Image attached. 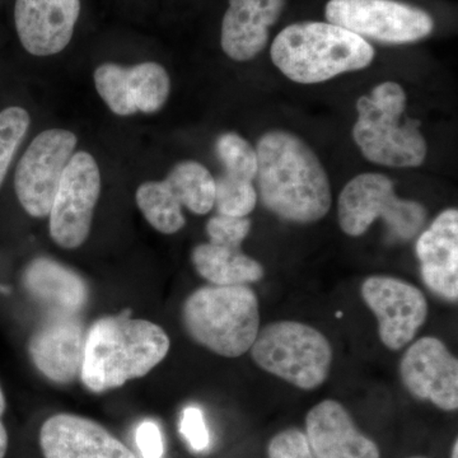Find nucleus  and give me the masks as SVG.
Segmentation results:
<instances>
[{"mask_svg": "<svg viewBox=\"0 0 458 458\" xmlns=\"http://www.w3.org/2000/svg\"><path fill=\"white\" fill-rule=\"evenodd\" d=\"M259 194L264 207L284 221L313 223L327 216L331 188L318 157L292 132H265L256 146Z\"/></svg>", "mask_w": 458, "mask_h": 458, "instance_id": "1", "label": "nucleus"}, {"mask_svg": "<svg viewBox=\"0 0 458 458\" xmlns=\"http://www.w3.org/2000/svg\"><path fill=\"white\" fill-rule=\"evenodd\" d=\"M170 348V337L155 322L128 316L99 318L86 336L81 378L92 393L114 390L147 376Z\"/></svg>", "mask_w": 458, "mask_h": 458, "instance_id": "2", "label": "nucleus"}, {"mask_svg": "<svg viewBox=\"0 0 458 458\" xmlns=\"http://www.w3.org/2000/svg\"><path fill=\"white\" fill-rule=\"evenodd\" d=\"M271 60L288 80L327 82L372 64L369 41L333 23L301 22L285 27L271 44Z\"/></svg>", "mask_w": 458, "mask_h": 458, "instance_id": "3", "label": "nucleus"}, {"mask_svg": "<svg viewBox=\"0 0 458 458\" xmlns=\"http://www.w3.org/2000/svg\"><path fill=\"white\" fill-rule=\"evenodd\" d=\"M182 322L190 337L208 351L238 358L260 331L258 295L247 285H207L189 295Z\"/></svg>", "mask_w": 458, "mask_h": 458, "instance_id": "4", "label": "nucleus"}, {"mask_svg": "<svg viewBox=\"0 0 458 458\" xmlns=\"http://www.w3.org/2000/svg\"><path fill=\"white\" fill-rule=\"evenodd\" d=\"M405 107V90L394 82L378 84L358 99L352 138L369 161L396 168L424 164L428 148L420 123L408 119L401 125Z\"/></svg>", "mask_w": 458, "mask_h": 458, "instance_id": "5", "label": "nucleus"}, {"mask_svg": "<svg viewBox=\"0 0 458 458\" xmlns=\"http://www.w3.org/2000/svg\"><path fill=\"white\" fill-rule=\"evenodd\" d=\"M256 366L304 391L324 385L333 364V346L318 328L278 321L259 331L251 348Z\"/></svg>", "mask_w": 458, "mask_h": 458, "instance_id": "6", "label": "nucleus"}, {"mask_svg": "<svg viewBox=\"0 0 458 458\" xmlns=\"http://www.w3.org/2000/svg\"><path fill=\"white\" fill-rule=\"evenodd\" d=\"M337 216L348 236H363L376 219L382 218L394 236L410 241L426 225L427 209L418 201L397 197L393 180L385 174H361L340 192Z\"/></svg>", "mask_w": 458, "mask_h": 458, "instance_id": "7", "label": "nucleus"}, {"mask_svg": "<svg viewBox=\"0 0 458 458\" xmlns=\"http://www.w3.org/2000/svg\"><path fill=\"white\" fill-rule=\"evenodd\" d=\"M325 16L328 23L382 44H411L434 30L426 11L396 0H330Z\"/></svg>", "mask_w": 458, "mask_h": 458, "instance_id": "8", "label": "nucleus"}, {"mask_svg": "<svg viewBox=\"0 0 458 458\" xmlns=\"http://www.w3.org/2000/svg\"><path fill=\"white\" fill-rule=\"evenodd\" d=\"M101 194V172L89 152L69 159L49 214L50 236L57 246L78 249L86 242Z\"/></svg>", "mask_w": 458, "mask_h": 458, "instance_id": "9", "label": "nucleus"}, {"mask_svg": "<svg viewBox=\"0 0 458 458\" xmlns=\"http://www.w3.org/2000/svg\"><path fill=\"white\" fill-rule=\"evenodd\" d=\"M78 140L65 129L40 132L17 165L14 189L18 201L33 218L49 216L51 205Z\"/></svg>", "mask_w": 458, "mask_h": 458, "instance_id": "10", "label": "nucleus"}, {"mask_svg": "<svg viewBox=\"0 0 458 458\" xmlns=\"http://www.w3.org/2000/svg\"><path fill=\"white\" fill-rule=\"evenodd\" d=\"M360 293L378 321L379 339L390 351L408 345L426 324V295L405 280L372 276L364 280Z\"/></svg>", "mask_w": 458, "mask_h": 458, "instance_id": "11", "label": "nucleus"}, {"mask_svg": "<svg viewBox=\"0 0 458 458\" xmlns=\"http://www.w3.org/2000/svg\"><path fill=\"white\" fill-rule=\"evenodd\" d=\"M400 377L418 400L430 401L445 411L458 408V360L438 337L417 340L400 361Z\"/></svg>", "mask_w": 458, "mask_h": 458, "instance_id": "12", "label": "nucleus"}, {"mask_svg": "<svg viewBox=\"0 0 458 458\" xmlns=\"http://www.w3.org/2000/svg\"><path fill=\"white\" fill-rule=\"evenodd\" d=\"M81 0H16L14 23L21 45L35 56L62 53L73 38Z\"/></svg>", "mask_w": 458, "mask_h": 458, "instance_id": "13", "label": "nucleus"}, {"mask_svg": "<svg viewBox=\"0 0 458 458\" xmlns=\"http://www.w3.org/2000/svg\"><path fill=\"white\" fill-rule=\"evenodd\" d=\"M84 344L86 336L80 319L72 315H54L32 334L30 357L51 382L69 385L82 372Z\"/></svg>", "mask_w": 458, "mask_h": 458, "instance_id": "14", "label": "nucleus"}, {"mask_svg": "<svg viewBox=\"0 0 458 458\" xmlns=\"http://www.w3.org/2000/svg\"><path fill=\"white\" fill-rule=\"evenodd\" d=\"M45 458H137L122 441L89 418L56 414L40 430Z\"/></svg>", "mask_w": 458, "mask_h": 458, "instance_id": "15", "label": "nucleus"}, {"mask_svg": "<svg viewBox=\"0 0 458 458\" xmlns=\"http://www.w3.org/2000/svg\"><path fill=\"white\" fill-rule=\"evenodd\" d=\"M417 256L421 279L428 288L451 302L458 300V212L439 213L419 236Z\"/></svg>", "mask_w": 458, "mask_h": 458, "instance_id": "16", "label": "nucleus"}, {"mask_svg": "<svg viewBox=\"0 0 458 458\" xmlns=\"http://www.w3.org/2000/svg\"><path fill=\"white\" fill-rule=\"evenodd\" d=\"M221 45L234 62H249L267 47L270 27L278 22L286 0H228Z\"/></svg>", "mask_w": 458, "mask_h": 458, "instance_id": "17", "label": "nucleus"}, {"mask_svg": "<svg viewBox=\"0 0 458 458\" xmlns=\"http://www.w3.org/2000/svg\"><path fill=\"white\" fill-rule=\"evenodd\" d=\"M307 441L318 458H381L378 447L352 423L348 410L324 400L306 418Z\"/></svg>", "mask_w": 458, "mask_h": 458, "instance_id": "18", "label": "nucleus"}, {"mask_svg": "<svg viewBox=\"0 0 458 458\" xmlns=\"http://www.w3.org/2000/svg\"><path fill=\"white\" fill-rule=\"evenodd\" d=\"M22 283L33 300L55 315L75 316L89 302V286L82 276L53 259L38 258L30 262Z\"/></svg>", "mask_w": 458, "mask_h": 458, "instance_id": "19", "label": "nucleus"}, {"mask_svg": "<svg viewBox=\"0 0 458 458\" xmlns=\"http://www.w3.org/2000/svg\"><path fill=\"white\" fill-rule=\"evenodd\" d=\"M191 260L199 276L212 285H247L264 278L260 262L241 247L201 243L192 250Z\"/></svg>", "mask_w": 458, "mask_h": 458, "instance_id": "20", "label": "nucleus"}, {"mask_svg": "<svg viewBox=\"0 0 458 458\" xmlns=\"http://www.w3.org/2000/svg\"><path fill=\"white\" fill-rule=\"evenodd\" d=\"M165 182L182 207L205 216L214 208L216 179L197 161H182L172 168Z\"/></svg>", "mask_w": 458, "mask_h": 458, "instance_id": "21", "label": "nucleus"}, {"mask_svg": "<svg viewBox=\"0 0 458 458\" xmlns=\"http://www.w3.org/2000/svg\"><path fill=\"white\" fill-rule=\"evenodd\" d=\"M135 201L147 222L156 231L174 234L186 225L182 205L165 181H148L135 192Z\"/></svg>", "mask_w": 458, "mask_h": 458, "instance_id": "22", "label": "nucleus"}, {"mask_svg": "<svg viewBox=\"0 0 458 458\" xmlns=\"http://www.w3.org/2000/svg\"><path fill=\"white\" fill-rule=\"evenodd\" d=\"M128 83L138 113H158L170 96V75L158 63L144 62L131 66L128 72Z\"/></svg>", "mask_w": 458, "mask_h": 458, "instance_id": "23", "label": "nucleus"}, {"mask_svg": "<svg viewBox=\"0 0 458 458\" xmlns=\"http://www.w3.org/2000/svg\"><path fill=\"white\" fill-rule=\"evenodd\" d=\"M128 72V66L104 63L93 73L98 95L117 116H131L138 113L129 90Z\"/></svg>", "mask_w": 458, "mask_h": 458, "instance_id": "24", "label": "nucleus"}, {"mask_svg": "<svg viewBox=\"0 0 458 458\" xmlns=\"http://www.w3.org/2000/svg\"><path fill=\"white\" fill-rule=\"evenodd\" d=\"M216 153L225 165V174L254 182L258 174V155L245 138L236 132L219 135L216 141Z\"/></svg>", "mask_w": 458, "mask_h": 458, "instance_id": "25", "label": "nucleus"}, {"mask_svg": "<svg viewBox=\"0 0 458 458\" xmlns=\"http://www.w3.org/2000/svg\"><path fill=\"white\" fill-rule=\"evenodd\" d=\"M259 194L254 183L223 174L216 180L214 207L218 214L231 216H247L254 212Z\"/></svg>", "mask_w": 458, "mask_h": 458, "instance_id": "26", "label": "nucleus"}, {"mask_svg": "<svg viewBox=\"0 0 458 458\" xmlns=\"http://www.w3.org/2000/svg\"><path fill=\"white\" fill-rule=\"evenodd\" d=\"M31 117L25 108L12 106L0 111V188L9 165L29 131Z\"/></svg>", "mask_w": 458, "mask_h": 458, "instance_id": "27", "label": "nucleus"}, {"mask_svg": "<svg viewBox=\"0 0 458 458\" xmlns=\"http://www.w3.org/2000/svg\"><path fill=\"white\" fill-rule=\"evenodd\" d=\"M251 231V221L247 216H231L216 214L207 223L209 242L228 247H241Z\"/></svg>", "mask_w": 458, "mask_h": 458, "instance_id": "28", "label": "nucleus"}, {"mask_svg": "<svg viewBox=\"0 0 458 458\" xmlns=\"http://www.w3.org/2000/svg\"><path fill=\"white\" fill-rule=\"evenodd\" d=\"M269 458H313L306 436L297 429L276 434L267 447Z\"/></svg>", "mask_w": 458, "mask_h": 458, "instance_id": "29", "label": "nucleus"}, {"mask_svg": "<svg viewBox=\"0 0 458 458\" xmlns=\"http://www.w3.org/2000/svg\"><path fill=\"white\" fill-rule=\"evenodd\" d=\"M180 432L185 437L190 447L194 451L207 450L208 445H209L210 437L207 424H205L203 412L195 406H190V408L183 410Z\"/></svg>", "mask_w": 458, "mask_h": 458, "instance_id": "30", "label": "nucleus"}, {"mask_svg": "<svg viewBox=\"0 0 458 458\" xmlns=\"http://www.w3.org/2000/svg\"><path fill=\"white\" fill-rule=\"evenodd\" d=\"M137 445L143 458L164 456V439L155 421H144L140 424L137 430Z\"/></svg>", "mask_w": 458, "mask_h": 458, "instance_id": "31", "label": "nucleus"}, {"mask_svg": "<svg viewBox=\"0 0 458 458\" xmlns=\"http://www.w3.org/2000/svg\"><path fill=\"white\" fill-rule=\"evenodd\" d=\"M5 409H7V400H5V394L3 393L2 386H0V458L5 457L9 445L7 428L3 423Z\"/></svg>", "mask_w": 458, "mask_h": 458, "instance_id": "32", "label": "nucleus"}, {"mask_svg": "<svg viewBox=\"0 0 458 458\" xmlns=\"http://www.w3.org/2000/svg\"><path fill=\"white\" fill-rule=\"evenodd\" d=\"M458 454V442H454V448H452V458H457Z\"/></svg>", "mask_w": 458, "mask_h": 458, "instance_id": "33", "label": "nucleus"}]
</instances>
